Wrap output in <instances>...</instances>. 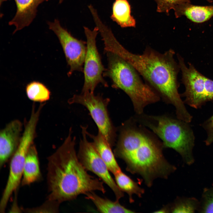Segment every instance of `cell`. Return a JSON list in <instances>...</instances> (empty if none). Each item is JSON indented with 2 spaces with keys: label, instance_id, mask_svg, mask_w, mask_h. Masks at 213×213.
I'll use <instances>...</instances> for the list:
<instances>
[{
  "label": "cell",
  "instance_id": "ffe728a7",
  "mask_svg": "<svg viewBox=\"0 0 213 213\" xmlns=\"http://www.w3.org/2000/svg\"><path fill=\"white\" fill-rule=\"evenodd\" d=\"M200 201L194 198L178 199L172 206L171 211L173 213H194L198 211Z\"/></svg>",
  "mask_w": 213,
  "mask_h": 213
},
{
  "label": "cell",
  "instance_id": "7c38bea8",
  "mask_svg": "<svg viewBox=\"0 0 213 213\" xmlns=\"http://www.w3.org/2000/svg\"><path fill=\"white\" fill-rule=\"evenodd\" d=\"M47 1L14 0L16 7V13L8 23L9 25L15 27L13 34L28 26L36 17L38 6Z\"/></svg>",
  "mask_w": 213,
  "mask_h": 213
},
{
  "label": "cell",
  "instance_id": "ba28073f",
  "mask_svg": "<svg viewBox=\"0 0 213 213\" xmlns=\"http://www.w3.org/2000/svg\"><path fill=\"white\" fill-rule=\"evenodd\" d=\"M83 28L86 39L87 50L83 72L84 82L82 93H94L99 84L105 87H108L103 76L106 68L102 63L96 45V37L99 33L98 28L96 26L91 30L84 26Z\"/></svg>",
  "mask_w": 213,
  "mask_h": 213
},
{
  "label": "cell",
  "instance_id": "d6986e66",
  "mask_svg": "<svg viewBox=\"0 0 213 213\" xmlns=\"http://www.w3.org/2000/svg\"><path fill=\"white\" fill-rule=\"evenodd\" d=\"M26 92L29 99L41 103L49 100L51 96L50 91L44 85L36 81L32 82L27 85Z\"/></svg>",
  "mask_w": 213,
  "mask_h": 213
},
{
  "label": "cell",
  "instance_id": "52a82bcc",
  "mask_svg": "<svg viewBox=\"0 0 213 213\" xmlns=\"http://www.w3.org/2000/svg\"><path fill=\"white\" fill-rule=\"evenodd\" d=\"M109 98L94 93L87 92L75 94L70 99V104H77L85 107L96 124L99 132L112 147L115 144L116 130L113 125L108 113Z\"/></svg>",
  "mask_w": 213,
  "mask_h": 213
},
{
  "label": "cell",
  "instance_id": "5bb4252c",
  "mask_svg": "<svg viewBox=\"0 0 213 213\" xmlns=\"http://www.w3.org/2000/svg\"><path fill=\"white\" fill-rule=\"evenodd\" d=\"M174 10L176 17L184 15L197 23L205 22L213 16V6H197L187 3L178 5Z\"/></svg>",
  "mask_w": 213,
  "mask_h": 213
},
{
  "label": "cell",
  "instance_id": "e0dca14e",
  "mask_svg": "<svg viewBox=\"0 0 213 213\" xmlns=\"http://www.w3.org/2000/svg\"><path fill=\"white\" fill-rule=\"evenodd\" d=\"M85 198L92 201L98 210L102 213H132V210L122 205L119 201H112L108 199L101 197L94 191L86 193Z\"/></svg>",
  "mask_w": 213,
  "mask_h": 213
},
{
  "label": "cell",
  "instance_id": "ac0fdd59",
  "mask_svg": "<svg viewBox=\"0 0 213 213\" xmlns=\"http://www.w3.org/2000/svg\"><path fill=\"white\" fill-rule=\"evenodd\" d=\"M114 176L118 186L122 192H125L128 195L130 203L134 201L132 198L133 194H135L141 197L144 193V190L122 171L115 174Z\"/></svg>",
  "mask_w": 213,
  "mask_h": 213
},
{
  "label": "cell",
  "instance_id": "d4e9b609",
  "mask_svg": "<svg viewBox=\"0 0 213 213\" xmlns=\"http://www.w3.org/2000/svg\"><path fill=\"white\" fill-rule=\"evenodd\" d=\"M15 201V200H14V201L13 204L12 205V207L10 211H11V212H14V211H16V212H21V211H22V210L19 208L17 205L16 202Z\"/></svg>",
  "mask_w": 213,
  "mask_h": 213
},
{
  "label": "cell",
  "instance_id": "9c48e42d",
  "mask_svg": "<svg viewBox=\"0 0 213 213\" xmlns=\"http://www.w3.org/2000/svg\"><path fill=\"white\" fill-rule=\"evenodd\" d=\"M82 138L80 140L78 156L80 162L87 171L97 175L112 190L119 201L123 197L124 193L111 176L107 165L101 158L92 142L87 138V126H81Z\"/></svg>",
  "mask_w": 213,
  "mask_h": 213
},
{
  "label": "cell",
  "instance_id": "9a60e30c",
  "mask_svg": "<svg viewBox=\"0 0 213 213\" xmlns=\"http://www.w3.org/2000/svg\"><path fill=\"white\" fill-rule=\"evenodd\" d=\"M41 177L38 153L33 144L30 148L25 158L21 185L22 186L30 185L39 180Z\"/></svg>",
  "mask_w": 213,
  "mask_h": 213
},
{
  "label": "cell",
  "instance_id": "2e32d148",
  "mask_svg": "<svg viewBox=\"0 0 213 213\" xmlns=\"http://www.w3.org/2000/svg\"><path fill=\"white\" fill-rule=\"evenodd\" d=\"M112 12L111 19L121 28L135 27L136 21L131 15L130 7L127 0H115Z\"/></svg>",
  "mask_w": 213,
  "mask_h": 213
},
{
  "label": "cell",
  "instance_id": "8fae6325",
  "mask_svg": "<svg viewBox=\"0 0 213 213\" xmlns=\"http://www.w3.org/2000/svg\"><path fill=\"white\" fill-rule=\"evenodd\" d=\"M22 125L14 120L7 124L0 133V167L12 158L19 145L22 134Z\"/></svg>",
  "mask_w": 213,
  "mask_h": 213
},
{
  "label": "cell",
  "instance_id": "3957f363",
  "mask_svg": "<svg viewBox=\"0 0 213 213\" xmlns=\"http://www.w3.org/2000/svg\"><path fill=\"white\" fill-rule=\"evenodd\" d=\"M161 143L141 129L127 123L121 128L114 150L126 170L141 175L148 187L158 178H167L176 168L164 158Z\"/></svg>",
  "mask_w": 213,
  "mask_h": 213
},
{
  "label": "cell",
  "instance_id": "484cf974",
  "mask_svg": "<svg viewBox=\"0 0 213 213\" xmlns=\"http://www.w3.org/2000/svg\"><path fill=\"white\" fill-rule=\"evenodd\" d=\"M169 210L166 207H164L154 212L155 213H166L168 212Z\"/></svg>",
  "mask_w": 213,
  "mask_h": 213
},
{
  "label": "cell",
  "instance_id": "277c9868",
  "mask_svg": "<svg viewBox=\"0 0 213 213\" xmlns=\"http://www.w3.org/2000/svg\"><path fill=\"white\" fill-rule=\"evenodd\" d=\"M107 68L104 77L109 78L112 87L122 90L130 98L137 114H142L148 105L158 101L160 97L148 84L144 83L139 74L129 63L118 55L106 51Z\"/></svg>",
  "mask_w": 213,
  "mask_h": 213
},
{
  "label": "cell",
  "instance_id": "44dd1931",
  "mask_svg": "<svg viewBox=\"0 0 213 213\" xmlns=\"http://www.w3.org/2000/svg\"><path fill=\"white\" fill-rule=\"evenodd\" d=\"M202 194L199 212L213 213V185L210 188H204Z\"/></svg>",
  "mask_w": 213,
  "mask_h": 213
},
{
  "label": "cell",
  "instance_id": "4316f807",
  "mask_svg": "<svg viewBox=\"0 0 213 213\" xmlns=\"http://www.w3.org/2000/svg\"><path fill=\"white\" fill-rule=\"evenodd\" d=\"M63 0H59V3L61 4L62 3Z\"/></svg>",
  "mask_w": 213,
  "mask_h": 213
},
{
  "label": "cell",
  "instance_id": "603a6c76",
  "mask_svg": "<svg viewBox=\"0 0 213 213\" xmlns=\"http://www.w3.org/2000/svg\"><path fill=\"white\" fill-rule=\"evenodd\" d=\"M60 204L55 201L47 199L41 205L34 208L22 209L25 212H58Z\"/></svg>",
  "mask_w": 213,
  "mask_h": 213
},
{
  "label": "cell",
  "instance_id": "5b68a950",
  "mask_svg": "<svg viewBox=\"0 0 213 213\" xmlns=\"http://www.w3.org/2000/svg\"><path fill=\"white\" fill-rule=\"evenodd\" d=\"M142 116L143 124L161 139L164 147L174 149L187 164L193 163L195 138L188 123L166 115Z\"/></svg>",
  "mask_w": 213,
  "mask_h": 213
},
{
  "label": "cell",
  "instance_id": "7402d4cb",
  "mask_svg": "<svg viewBox=\"0 0 213 213\" xmlns=\"http://www.w3.org/2000/svg\"><path fill=\"white\" fill-rule=\"evenodd\" d=\"M191 0H154L157 4L156 11L168 15L171 9L174 10L182 4L190 3Z\"/></svg>",
  "mask_w": 213,
  "mask_h": 213
},
{
  "label": "cell",
  "instance_id": "4fadbf2b",
  "mask_svg": "<svg viewBox=\"0 0 213 213\" xmlns=\"http://www.w3.org/2000/svg\"><path fill=\"white\" fill-rule=\"evenodd\" d=\"M87 136L92 140L93 145L100 156L107 165L110 172L114 175L121 171L111 149V147L99 132L94 135L86 131Z\"/></svg>",
  "mask_w": 213,
  "mask_h": 213
},
{
  "label": "cell",
  "instance_id": "7a4b0ae2",
  "mask_svg": "<svg viewBox=\"0 0 213 213\" xmlns=\"http://www.w3.org/2000/svg\"><path fill=\"white\" fill-rule=\"evenodd\" d=\"M111 51L131 64L160 97L172 105L177 116H183L187 113L178 91V75L180 70L175 59L173 50L170 49L161 53L147 46L142 54H135L117 41L112 45Z\"/></svg>",
  "mask_w": 213,
  "mask_h": 213
},
{
  "label": "cell",
  "instance_id": "6da1fadb",
  "mask_svg": "<svg viewBox=\"0 0 213 213\" xmlns=\"http://www.w3.org/2000/svg\"><path fill=\"white\" fill-rule=\"evenodd\" d=\"M72 128L63 143L47 158V199L60 204L94 191L104 193L103 182L89 174L79 160Z\"/></svg>",
  "mask_w": 213,
  "mask_h": 213
},
{
  "label": "cell",
  "instance_id": "8992f818",
  "mask_svg": "<svg viewBox=\"0 0 213 213\" xmlns=\"http://www.w3.org/2000/svg\"><path fill=\"white\" fill-rule=\"evenodd\" d=\"M182 74V81L185 88L181 96L190 106L197 109L206 102L213 101V80L202 75L190 63L187 66L183 58L177 54Z\"/></svg>",
  "mask_w": 213,
  "mask_h": 213
},
{
  "label": "cell",
  "instance_id": "30bf717a",
  "mask_svg": "<svg viewBox=\"0 0 213 213\" xmlns=\"http://www.w3.org/2000/svg\"><path fill=\"white\" fill-rule=\"evenodd\" d=\"M49 28L58 37L63 49L70 70L68 76L75 71L83 72L87 50L86 42L73 36L63 27L59 21L55 19L53 22L48 21Z\"/></svg>",
  "mask_w": 213,
  "mask_h": 213
},
{
  "label": "cell",
  "instance_id": "cb8c5ba5",
  "mask_svg": "<svg viewBox=\"0 0 213 213\" xmlns=\"http://www.w3.org/2000/svg\"><path fill=\"white\" fill-rule=\"evenodd\" d=\"M202 126L207 134L204 141L205 144L209 146L213 143V115L202 124Z\"/></svg>",
  "mask_w": 213,
  "mask_h": 213
}]
</instances>
